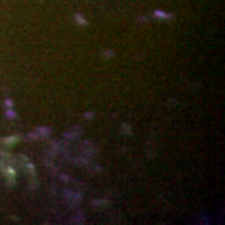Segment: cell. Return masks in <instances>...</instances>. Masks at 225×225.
Masks as SVG:
<instances>
[{"mask_svg": "<svg viewBox=\"0 0 225 225\" xmlns=\"http://www.w3.org/2000/svg\"><path fill=\"white\" fill-rule=\"evenodd\" d=\"M19 141V137L18 136H12V137H9V139H6V143H7V145H12V143H16V142Z\"/></svg>", "mask_w": 225, "mask_h": 225, "instance_id": "6da1fadb", "label": "cell"}]
</instances>
